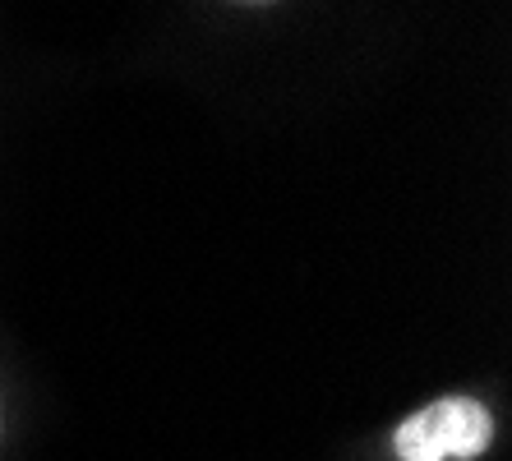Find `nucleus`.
<instances>
[{
  "label": "nucleus",
  "instance_id": "nucleus-1",
  "mask_svg": "<svg viewBox=\"0 0 512 461\" xmlns=\"http://www.w3.org/2000/svg\"><path fill=\"white\" fill-rule=\"evenodd\" d=\"M494 420L471 397H443L397 429L393 448L402 461H471L489 448Z\"/></svg>",
  "mask_w": 512,
  "mask_h": 461
},
{
  "label": "nucleus",
  "instance_id": "nucleus-2",
  "mask_svg": "<svg viewBox=\"0 0 512 461\" xmlns=\"http://www.w3.org/2000/svg\"><path fill=\"white\" fill-rule=\"evenodd\" d=\"M245 5H268V0H245Z\"/></svg>",
  "mask_w": 512,
  "mask_h": 461
}]
</instances>
